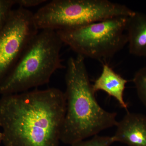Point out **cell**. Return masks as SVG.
Here are the masks:
<instances>
[{"instance_id":"1","label":"cell","mask_w":146,"mask_h":146,"mask_svg":"<svg viewBox=\"0 0 146 146\" xmlns=\"http://www.w3.org/2000/svg\"><path fill=\"white\" fill-rule=\"evenodd\" d=\"M65 93L56 88L3 95L0 124L5 146H59Z\"/></svg>"},{"instance_id":"2","label":"cell","mask_w":146,"mask_h":146,"mask_svg":"<svg viewBox=\"0 0 146 146\" xmlns=\"http://www.w3.org/2000/svg\"><path fill=\"white\" fill-rule=\"evenodd\" d=\"M84 58L77 55L67 61L66 110L60 141L68 145L98 135L118 123L117 113L105 110L97 101Z\"/></svg>"},{"instance_id":"3","label":"cell","mask_w":146,"mask_h":146,"mask_svg":"<svg viewBox=\"0 0 146 146\" xmlns=\"http://www.w3.org/2000/svg\"><path fill=\"white\" fill-rule=\"evenodd\" d=\"M63 44L56 31L39 32L0 84V94H18L48 83L56 71L65 68L60 55Z\"/></svg>"},{"instance_id":"4","label":"cell","mask_w":146,"mask_h":146,"mask_svg":"<svg viewBox=\"0 0 146 146\" xmlns=\"http://www.w3.org/2000/svg\"><path fill=\"white\" fill-rule=\"evenodd\" d=\"M124 5L108 0H53L33 14L39 30L72 29L134 13Z\"/></svg>"},{"instance_id":"5","label":"cell","mask_w":146,"mask_h":146,"mask_svg":"<svg viewBox=\"0 0 146 146\" xmlns=\"http://www.w3.org/2000/svg\"><path fill=\"white\" fill-rule=\"evenodd\" d=\"M127 17H115L56 31L63 44L77 55L104 61L114 56L127 44L125 31Z\"/></svg>"},{"instance_id":"6","label":"cell","mask_w":146,"mask_h":146,"mask_svg":"<svg viewBox=\"0 0 146 146\" xmlns=\"http://www.w3.org/2000/svg\"><path fill=\"white\" fill-rule=\"evenodd\" d=\"M34 13L26 8L13 9L0 30V84L16 65L38 32Z\"/></svg>"},{"instance_id":"7","label":"cell","mask_w":146,"mask_h":146,"mask_svg":"<svg viewBox=\"0 0 146 146\" xmlns=\"http://www.w3.org/2000/svg\"><path fill=\"white\" fill-rule=\"evenodd\" d=\"M114 142L128 146H146V115L128 112L116 126Z\"/></svg>"},{"instance_id":"8","label":"cell","mask_w":146,"mask_h":146,"mask_svg":"<svg viewBox=\"0 0 146 146\" xmlns=\"http://www.w3.org/2000/svg\"><path fill=\"white\" fill-rule=\"evenodd\" d=\"M127 80L116 73L107 63H103L100 75L95 80L93 88L95 92L104 91L114 98L120 106L127 110L128 105L124 99V93Z\"/></svg>"},{"instance_id":"9","label":"cell","mask_w":146,"mask_h":146,"mask_svg":"<svg viewBox=\"0 0 146 146\" xmlns=\"http://www.w3.org/2000/svg\"><path fill=\"white\" fill-rule=\"evenodd\" d=\"M125 31L131 54L146 56V14L134 11L127 20Z\"/></svg>"},{"instance_id":"10","label":"cell","mask_w":146,"mask_h":146,"mask_svg":"<svg viewBox=\"0 0 146 146\" xmlns=\"http://www.w3.org/2000/svg\"><path fill=\"white\" fill-rule=\"evenodd\" d=\"M133 81L139 99L146 107V67L141 68L136 72Z\"/></svg>"},{"instance_id":"11","label":"cell","mask_w":146,"mask_h":146,"mask_svg":"<svg viewBox=\"0 0 146 146\" xmlns=\"http://www.w3.org/2000/svg\"><path fill=\"white\" fill-rule=\"evenodd\" d=\"M115 143L112 136L97 135L88 140H83L72 144L71 146H110Z\"/></svg>"},{"instance_id":"12","label":"cell","mask_w":146,"mask_h":146,"mask_svg":"<svg viewBox=\"0 0 146 146\" xmlns=\"http://www.w3.org/2000/svg\"><path fill=\"white\" fill-rule=\"evenodd\" d=\"M15 5V0H0V30L8 20Z\"/></svg>"},{"instance_id":"13","label":"cell","mask_w":146,"mask_h":146,"mask_svg":"<svg viewBox=\"0 0 146 146\" xmlns=\"http://www.w3.org/2000/svg\"><path fill=\"white\" fill-rule=\"evenodd\" d=\"M46 1V0H15L16 5L19 7L25 9L39 5Z\"/></svg>"},{"instance_id":"14","label":"cell","mask_w":146,"mask_h":146,"mask_svg":"<svg viewBox=\"0 0 146 146\" xmlns=\"http://www.w3.org/2000/svg\"><path fill=\"white\" fill-rule=\"evenodd\" d=\"M0 127H1V124H0ZM3 137V132H1L0 130V143L2 142Z\"/></svg>"}]
</instances>
